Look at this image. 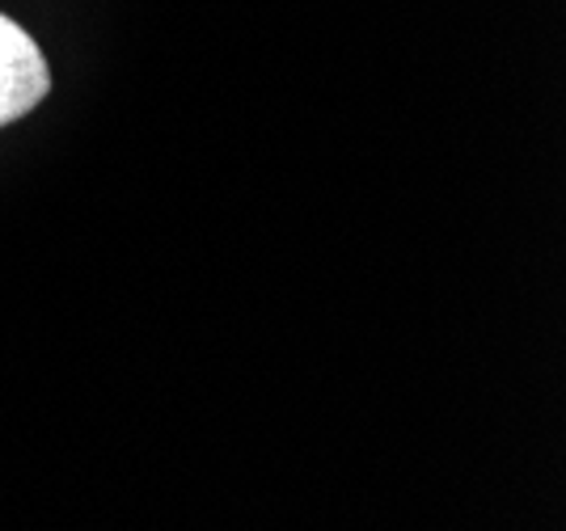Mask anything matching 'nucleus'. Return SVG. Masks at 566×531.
<instances>
[{"label": "nucleus", "instance_id": "obj_1", "mask_svg": "<svg viewBox=\"0 0 566 531\" xmlns=\"http://www.w3.org/2000/svg\"><path fill=\"white\" fill-rule=\"evenodd\" d=\"M51 93V68L39 43L0 13V127L25 118Z\"/></svg>", "mask_w": 566, "mask_h": 531}]
</instances>
